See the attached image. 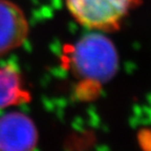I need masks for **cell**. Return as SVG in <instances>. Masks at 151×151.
I'll list each match as a JSON object with an SVG mask.
<instances>
[{
	"instance_id": "5b68a950",
	"label": "cell",
	"mask_w": 151,
	"mask_h": 151,
	"mask_svg": "<svg viewBox=\"0 0 151 151\" xmlns=\"http://www.w3.org/2000/svg\"><path fill=\"white\" fill-rule=\"evenodd\" d=\"M21 73L11 63L0 65V109L19 106L31 102Z\"/></svg>"
},
{
	"instance_id": "3957f363",
	"label": "cell",
	"mask_w": 151,
	"mask_h": 151,
	"mask_svg": "<svg viewBox=\"0 0 151 151\" xmlns=\"http://www.w3.org/2000/svg\"><path fill=\"white\" fill-rule=\"evenodd\" d=\"M38 130L27 114L9 111L0 116V151H34Z\"/></svg>"
},
{
	"instance_id": "277c9868",
	"label": "cell",
	"mask_w": 151,
	"mask_h": 151,
	"mask_svg": "<svg viewBox=\"0 0 151 151\" xmlns=\"http://www.w3.org/2000/svg\"><path fill=\"white\" fill-rule=\"evenodd\" d=\"M29 24L22 9L11 0H0V58L27 39Z\"/></svg>"
},
{
	"instance_id": "6da1fadb",
	"label": "cell",
	"mask_w": 151,
	"mask_h": 151,
	"mask_svg": "<svg viewBox=\"0 0 151 151\" xmlns=\"http://www.w3.org/2000/svg\"><path fill=\"white\" fill-rule=\"evenodd\" d=\"M62 63L82 84L83 91L93 93L116 73L118 52L106 36L88 34L64 46Z\"/></svg>"
},
{
	"instance_id": "7a4b0ae2",
	"label": "cell",
	"mask_w": 151,
	"mask_h": 151,
	"mask_svg": "<svg viewBox=\"0 0 151 151\" xmlns=\"http://www.w3.org/2000/svg\"><path fill=\"white\" fill-rule=\"evenodd\" d=\"M141 0H64L75 20L97 32H114Z\"/></svg>"
}]
</instances>
